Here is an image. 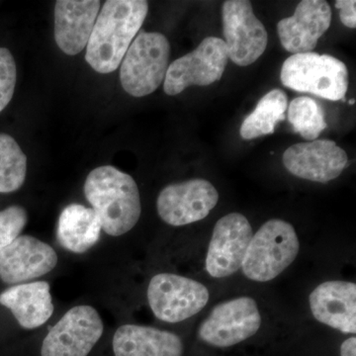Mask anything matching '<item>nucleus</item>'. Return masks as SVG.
<instances>
[{"label":"nucleus","instance_id":"obj_1","mask_svg":"<svg viewBox=\"0 0 356 356\" xmlns=\"http://www.w3.org/2000/svg\"><path fill=\"white\" fill-rule=\"evenodd\" d=\"M149 3L144 0H108L98 13L86 46V60L95 72L118 69L144 24Z\"/></svg>","mask_w":356,"mask_h":356},{"label":"nucleus","instance_id":"obj_2","mask_svg":"<svg viewBox=\"0 0 356 356\" xmlns=\"http://www.w3.org/2000/svg\"><path fill=\"white\" fill-rule=\"evenodd\" d=\"M83 189L107 235H125L139 222L142 213L139 188L127 173L112 165L99 166L89 173Z\"/></svg>","mask_w":356,"mask_h":356},{"label":"nucleus","instance_id":"obj_3","mask_svg":"<svg viewBox=\"0 0 356 356\" xmlns=\"http://www.w3.org/2000/svg\"><path fill=\"white\" fill-rule=\"evenodd\" d=\"M299 248L298 236L291 224L269 220L252 236L243 261V273L255 282L273 280L291 266Z\"/></svg>","mask_w":356,"mask_h":356},{"label":"nucleus","instance_id":"obj_4","mask_svg":"<svg viewBox=\"0 0 356 356\" xmlns=\"http://www.w3.org/2000/svg\"><path fill=\"white\" fill-rule=\"evenodd\" d=\"M280 79L288 88L332 102L343 99L348 88V70L344 63L317 53L288 58L281 69Z\"/></svg>","mask_w":356,"mask_h":356},{"label":"nucleus","instance_id":"obj_5","mask_svg":"<svg viewBox=\"0 0 356 356\" xmlns=\"http://www.w3.org/2000/svg\"><path fill=\"white\" fill-rule=\"evenodd\" d=\"M170 44L161 33L140 32L122 60V88L134 97L154 92L170 67Z\"/></svg>","mask_w":356,"mask_h":356},{"label":"nucleus","instance_id":"obj_6","mask_svg":"<svg viewBox=\"0 0 356 356\" xmlns=\"http://www.w3.org/2000/svg\"><path fill=\"white\" fill-rule=\"evenodd\" d=\"M147 296L154 315L172 324L193 317L209 301V291L202 283L173 273L154 275Z\"/></svg>","mask_w":356,"mask_h":356},{"label":"nucleus","instance_id":"obj_7","mask_svg":"<svg viewBox=\"0 0 356 356\" xmlns=\"http://www.w3.org/2000/svg\"><path fill=\"white\" fill-rule=\"evenodd\" d=\"M229 55L224 40L207 37L200 44L168 67L163 90L168 95H179L189 86H207L222 79Z\"/></svg>","mask_w":356,"mask_h":356},{"label":"nucleus","instance_id":"obj_8","mask_svg":"<svg viewBox=\"0 0 356 356\" xmlns=\"http://www.w3.org/2000/svg\"><path fill=\"white\" fill-rule=\"evenodd\" d=\"M261 325L257 302L238 297L215 306L199 327V339L215 348H229L254 336Z\"/></svg>","mask_w":356,"mask_h":356},{"label":"nucleus","instance_id":"obj_9","mask_svg":"<svg viewBox=\"0 0 356 356\" xmlns=\"http://www.w3.org/2000/svg\"><path fill=\"white\" fill-rule=\"evenodd\" d=\"M103 331L102 318L93 307H74L44 337L41 356H88Z\"/></svg>","mask_w":356,"mask_h":356},{"label":"nucleus","instance_id":"obj_10","mask_svg":"<svg viewBox=\"0 0 356 356\" xmlns=\"http://www.w3.org/2000/svg\"><path fill=\"white\" fill-rule=\"evenodd\" d=\"M222 26L229 60L240 67L257 62L266 51L268 36L252 2L228 0L222 4Z\"/></svg>","mask_w":356,"mask_h":356},{"label":"nucleus","instance_id":"obj_11","mask_svg":"<svg viewBox=\"0 0 356 356\" xmlns=\"http://www.w3.org/2000/svg\"><path fill=\"white\" fill-rule=\"evenodd\" d=\"M218 201L219 193L214 185L196 178L165 187L156 200V209L166 224L181 227L205 219Z\"/></svg>","mask_w":356,"mask_h":356},{"label":"nucleus","instance_id":"obj_12","mask_svg":"<svg viewBox=\"0 0 356 356\" xmlns=\"http://www.w3.org/2000/svg\"><path fill=\"white\" fill-rule=\"evenodd\" d=\"M252 228L240 213H229L215 225L207 255L206 270L214 278H224L242 267L250 241Z\"/></svg>","mask_w":356,"mask_h":356},{"label":"nucleus","instance_id":"obj_13","mask_svg":"<svg viewBox=\"0 0 356 356\" xmlns=\"http://www.w3.org/2000/svg\"><path fill=\"white\" fill-rule=\"evenodd\" d=\"M282 161L295 177L320 184L336 179L348 165L344 149L330 140L293 145L283 154Z\"/></svg>","mask_w":356,"mask_h":356},{"label":"nucleus","instance_id":"obj_14","mask_svg":"<svg viewBox=\"0 0 356 356\" xmlns=\"http://www.w3.org/2000/svg\"><path fill=\"white\" fill-rule=\"evenodd\" d=\"M58 264L56 250L31 236H19L0 250V280L18 284L51 273Z\"/></svg>","mask_w":356,"mask_h":356},{"label":"nucleus","instance_id":"obj_15","mask_svg":"<svg viewBox=\"0 0 356 356\" xmlns=\"http://www.w3.org/2000/svg\"><path fill=\"white\" fill-rule=\"evenodd\" d=\"M332 22L331 6L324 0H303L291 17L277 24L281 44L293 55L312 53L318 39L329 30Z\"/></svg>","mask_w":356,"mask_h":356},{"label":"nucleus","instance_id":"obj_16","mask_svg":"<svg viewBox=\"0 0 356 356\" xmlns=\"http://www.w3.org/2000/svg\"><path fill=\"white\" fill-rule=\"evenodd\" d=\"M310 308L318 322L343 334L356 332V284L327 281L310 294Z\"/></svg>","mask_w":356,"mask_h":356},{"label":"nucleus","instance_id":"obj_17","mask_svg":"<svg viewBox=\"0 0 356 356\" xmlns=\"http://www.w3.org/2000/svg\"><path fill=\"white\" fill-rule=\"evenodd\" d=\"M102 2L60 0L55 6V40L58 48L76 56L88 46Z\"/></svg>","mask_w":356,"mask_h":356},{"label":"nucleus","instance_id":"obj_18","mask_svg":"<svg viewBox=\"0 0 356 356\" xmlns=\"http://www.w3.org/2000/svg\"><path fill=\"white\" fill-rule=\"evenodd\" d=\"M112 346L115 356H182L184 351L177 334L138 325L118 327Z\"/></svg>","mask_w":356,"mask_h":356},{"label":"nucleus","instance_id":"obj_19","mask_svg":"<svg viewBox=\"0 0 356 356\" xmlns=\"http://www.w3.org/2000/svg\"><path fill=\"white\" fill-rule=\"evenodd\" d=\"M51 287L46 281L22 283L0 294V304L9 309L21 327L36 329L53 315Z\"/></svg>","mask_w":356,"mask_h":356},{"label":"nucleus","instance_id":"obj_20","mask_svg":"<svg viewBox=\"0 0 356 356\" xmlns=\"http://www.w3.org/2000/svg\"><path fill=\"white\" fill-rule=\"evenodd\" d=\"M102 229V222L92 208L70 204L58 218V243L70 252L83 254L99 241Z\"/></svg>","mask_w":356,"mask_h":356},{"label":"nucleus","instance_id":"obj_21","mask_svg":"<svg viewBox=\"0 0 356 356\" xmlns=\"http://www.w3.org/2000/svg\"><path fill=\"white\" fill-rule=\"evenodd\" d=\"M288 108L286 93L280 89H273L266 93L257 103V107L241 126V137L243 140H254L274 133L276 125L285 119Z\"/></svg>","mask_w":356,"mask_h":356},{"label":"nucleus","instance_id":"obj_22","mask_svg":"<svg viewBox=\"0 0 356 356\" xmlns=\"http://www.w3.org/2000/svg\"><path fill=\"white\" fill-rule=\"evenodd\" d=\"M27 175V158L14 138L0 134V193L17 191Z\"/></svg>","mask_w":356,"mask_h":356},{"label":"nucleus","instance_id":"obj_23","mask_svg":"<svg viewBox=\"0 0 356 356\" xmlns=\"http://www.w3.org/2000/svg\"><path fill=\"white\" fill-rule=\"evenodd\" d=\"M288 120L304 139L315 140L327 128L325 112L313 98H295L288 106Z\"/></svg>","mask_w":356,"mask_h":356},{"label":"nucleus","instance_id":"obj_24","mask_svg":"<svg viewBox=\"0 0 356 356\" xmlns=\"http://www.w3.org/2000/svg\"><path fill=\"white\" fill-rule=\"evenodd\" d=\"M28 222L27 211L13 205L0 211V250L20 236Z\"/></svg>","mask_w":356,"mask_h":356},{"label":"nucleus","instance_id":"obj_25","mask_svg":"<svg viewBox=\"0 0 356 356\" xmlns=\"http://www.w3.org/2000/svg\"><path fill=\"white\" fill-rule=\"evenodd\" d=\"M17 81V69L11 51L0 48V112L6 108L13 99Z\"/></svg>","mask_w":356,"mask_h":356},{"label":"nucleus","instance_id":"obj_26","mask_svg":"<svg viewBox=\"0 0 356 356\" xmlns=\"http://www.w3.org/2000/svg\"><path fill=\"white\" fill-rule=\"evenodd\" d=\"M336 7L339 9V18L341 23L350 29L356 27L355 0H337Z\"/></svg>","mask_w":356,"mask_h":356},{"label":"nucleus","instance_id":"obj_27","mask_svg":"<svg viewBox=\"0 0 356 356\" xmlns=\"http://www.w3.org/2000/svg\"><path fill=\"white\" fill-rule=\"evenodd\" d=\"M356 339L355 337L344 341L341 346V356H356Z\"/></svg>","mask_w":356,"mask_h":356},{"label":"nucleus","instance_id":"obj_28","mask_svg":"<svg viewBox=\"0 0 356 356\" xmlns=\"http://www.w3.org/2000/svg\"><path fill=\"white\" fill-rule=\"evenodd\" d=\"M355 100H350V104H353V103H355Z\"/></svg>","mask_w":356,"mask_h":356}]
</instances>
